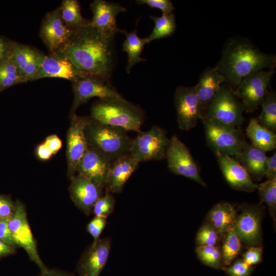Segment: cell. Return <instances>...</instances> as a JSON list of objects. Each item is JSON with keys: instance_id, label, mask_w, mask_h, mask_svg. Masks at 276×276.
Returning <instances> with one entry per match:
<instances>
[{"instance_id": "6da1fadb", "label": "cell", "mask_w": 276, "mask_h": 276, "mask_svg": "<svg viewBox=\"0 0 276 276\" xmlns=\"http://www.w3.org/2000/svg\"><path fill=\"white\" fill-rule=\"evenodd\" d=\"M116 34L100 31L90 23L72 30L67 41L56 53L87 75L110 80L116 63Z\"/></svg>"}, {"instance_id": "7a4b0ae2", "label": "cell", "mask_w": 276, "mask_h": 276, "mask_svg": "<svg viewBox=\"0 0 276 276\" xmlns=\"http://www.w3.org/2000/svg\"><path fill=\"white\" fill-rule=\"evenodd\" d=\"M276 66L275 55L261 52L248 40L233 38L224 48L222 56L215 67L229 85L237 87L250 74Z\"/></svg>"}, {"instance_id": "3957f363", "label": "cell", "mask_w": 276, "mask_h": 276, "mask_svg": "<svg viewBox=\"0 0 276 276\" xmlns=\"http://www.w3.org/2000/svg\"><path fill=\"white\" fill-rule=\"evenodd\" d=\"M90 113V118L100 123L137 133L141 131L145 117L144 110L139 106L123 97L100 99L93 105Z\"/></svg>"}, {"instance_id": "277c9868", "label": "cell", "mask_w": 276, "mask_h": 276, "mask_svg": "<svg viewBox=\"0 0 276 276\" xmlns=\"http://www.w3.org/2000/svg\"><path fill=\"white\" fill-rule=\"evenodd\" d=\"M127 131L122 128L100 123L90 117L85 129L88 145L106 154L111 161L129 152L132 139Z\"/></svg>"}, {"instance_id": "5b68a950", "label": "cell", "mask_w": 276, "mask_h": 276, "mask_svg": "<svg viewBox=\"0 0 276 276\" xmlns=\"http://www.w3.org/2000/svg\"><path fill=\"white\" fill-rule=\"evenodd\" d=\"M244 110L242 103L233 93V89L222 84L207 106L202 119L239 127L244 122Z\"/></svg>"}, {"instance_id": "8992f818", "label": "cell", "mask_w": 276, "mask_h": 276, "mask_svg": "<svg viewBox=\"0 0 276 276\" xmlns=\"http://www.w3.org/2000/svg\"><path fill=\"white\" fill-rule=\"evenodd\" d=\"M206 143L218 155L236 156L246 142L242 131L234 126L202 119Z\"/></svg>"}, {"instance_id": "52a82bcc", "label": "cell", "mask_w": 276, "mask_h": 276, "mask_svg": "<svg viewBox=\"0 0 276 276\" xmlns=\"http://www.w3.org/2000/svg\"><path fill=\"white\" fill-rule=\"evenodd\" d=\"M165 130L154 125L146 131H140L134 139L129 153L139 163L166 158L169 143Z\"/></svg>"}, {"instance_id": "ba28073f", "label": "cell", "mask_w": 276, "mask_h": 276, "mask_svg": "<svg viewBox=\"0 0 276 276\" xmlns=\"http://www.w3.org/2000/svg\"><path fill=\"white\" fill-rule=\"evenodd\" d=\"M274 70H261L245 77L237 87L233 89L235 95L241 100L244 110L252 112L261 105L268 93Z\"/></svg>"}, {"instance_id": "9c48e42d", "label": "cell", "mask_w": 276, "mask_h": 276, "mask_svg": "<svg viewBox=\"0 0 276 276\" xmlns=\"http://www.w3.org/2000/svg\"><path fill=\"white\" fill-rule=\"evenodd\" d=\"M72 83L74 97L71 116L75 114L79 106L92 98L99 97L101 100L123 98L110 80L88 75Z\"/></svg>"}, {"instance_id": "30bf717a", "label": "cell", "mask_w": 276, "mask_h": 276, "mask_svg": "<svg viewBox=\"0 0 276 276\" xmlns=\"http://www.w3.org/2000/svg\"><path fill=\"white\" fill-rule=\"evenodd\" d=\"M9 227L15 245L23 248L30 259L42 271L47 268L38 254L24 205L19 201L15 204L9 221Z\"/></svg>"}, {"instance_id": "8fae6325", "label": "cell", "mask_w": 276, "mask_h": 276, "mask_svg": "<svg viewBox=\"0 0 276 276\" xmlns=\"http://www.w3.org/2000/svg\"><path fill=\"white\" fill-rule=\"evenodd\" d=\"M166 158L168 168L171 172L193 180L202 186H206L188 149L176 135H173L169 139Z\"/></svg>"}, {"instance_id": "7c38bea8", "label": "cell", "mask_w": 276, "mask_h": 276, "mask_svg": "<svg viewBox=\"0 0 276 276\" xmlns=\"http://www.w3.org/2000/svg\"><path fill=\"white\" fill-rule=\"evenodd\" d=\"M174 105L179 128L188 131L202 120L204 111L197 96L195 86H178L174 94Z\"/></svg>"}, {"instance_id": "4fadbf2b", "label": "cell", "mask_w": 276, "mask_h": 276, "mask_svg": "<svg viewBox=\"0 0 276 276\" xmlns=\"http://www.w3.org/2000/svg\"><path fill=\"white\" fill-rule=\"evenodd\" d=\"M71 117V122L67 133L66 157L68 175L72 178L81 159L88 147L85 129L88 117Z\"/></svg>"}, {"instance_id": "5bb4252c", "label": "cell", "mask_w": 276, "mask_h": 276, "mask_svg": "<svg viewBox=\"0 0 276 276\" xmlns=\"http://www.w3.org/2000/svg\"><path fill=\"white\" fill-rule=\"evenodd\" d=\"M111 162L106 154L89 146L78 165L76 171L103 189Z\"/></svg>"}, {"instance_id": "9a60e30c", "label": "cell", "mask_w": 276, "mask_h": 276, "mask_svg": "<svg viewBox=\"0 0 276 276\" xmlns=\"http://www.w3.org/2000/svg\"><path fill=\"white\" fill-rule=\"evenodd\" d=\"M111 246L110 238H99L85 251L77 266L78 276H99L105 267Z\"/></svg>"}, {"instance_id": "2e32d148", "label": "cell", "mask_w": 276, "mask_h": 276, "mask_svg": "<svg viewBox=\"0 0 276 276\" xmlns=\"http://www.w3.org/2000/svg\"><path fill=\"white\" fill-rule=\"evenodd\" d=\"M72 30L62 20L59 7L47 13L40 29V36L50 53L57 52L68 39Z\"/></svg>"}, {"instance_id": "e0dca14e", "label": "cell", "mask_w": 276, "mask_h": 276, "mask_svg": "<svg viewBox=\"0 0 276 276\" xmlns=\"http://www.w3.org/2000/svg\"><path fill=\"white\" fill-rule=\"evenodd\" d=\"M237 215L235 228L241 242L248 247L258 246L261 241L262 213L257 206L245 205Z\"/></svg>"}, {"instance_id": "ac0fdd59", "label": "cell", "mask_w": 276, "mask_h": 276, "mask_svg": "<svg viewBox=\"0 0 276 276\" xmlns=\"http://www.w3.org/2000/svg\"><path fill=\"white\" fill-rule=\"evenodd\" d=\"M86 76L88 75L79 71L68 59L55 52L44 55L32 81L53 77L65 79L73 82Z\"/></svg>"}, {"instance_id": "d6986e66", "label": "cell", "mask_w": 276, "mask_h": 276, "mask_svg": "<svg viewBox=\"0 0 276 276\" xmlns=\"http://www.w3.org/2000/svg\"><path fill=\"white\" fill-rule=\"evenodd\" d=\"M68 190L75 205L86 215H89L95 202L102 196V189L80 174L71 178Z\"/></svg>"}, {"instance_id": "ffe728a7", "label": "cell", "mask_w": 276, "mask_h": 276, "mask_svg": "<svg viewBox=\"0 0 276 276\" xmlns=\"http://www.w3.org/2000/svg\"><path fill=\"white\" fill-rule=\"evenodd\" d=\"M93 13L90 25L97 30L106 33H118L116 17L126 9L119 3L104 0H95L90 5Z\"/></svg>"}, {"instance_id": "44dd1931", "label": "cell", "mask_w": 276, "mask_h": 276, "mask_svg": "<svg viewBox=\"0 0 276 276\" xmlns=\"http://www.w3.org/2000/svg\"><path fill=\"white\" fill-rule=\"evenodd\" d=\"M222 174L229 186L233 189L245 192H252L258 188L246 170L233 157L217 156Z\"/></svg>"}, {"instance_id": "7402d4cb", "label": "cell", "mask_w": 276, "mask_h": 276, "mask_svg": "<svg viewBox=\"0 0 276 276\" xmlns=\"http://www.w3.org/2000/svg\"><path fill=\"white\" fill-rule=\"evenodd\" d=\"M139 163L129 153L112 161L105 189L111 193H121L131 175L138 167Z\"/></svg>"}, {"instance_id": "603a6c76", "label": "cell", "mask_w": 276, "mask_h": 276, "mask_svg": "<svg viewBox=\"0 0 276 276\" xmlns=\"http://www.w3.org/2000/svg\"><path fill=\"white\" fill-rule=\"evenodd\" d=\"M44 55L35 49L15 43L12 58L24 83L32 81Z\"/></svg>"}, {"instance_id": "cb8c5ba5", "label": "cell", "mask_w": 276, "mask_h": 276, "mask_svg": "<svg viewBox=\"0 0 276 276\" xmlns=\"http://www.w3.org/2000/svg\"><path fill=\"white\" fill-rule=\"evenodd\" d=\"M267 157L265 152L245 142L241 152L234 158L250 175L260 180L265 176Z\"/></svg>"}, {"instance_id": "d4e9b609", "label": "cell", "mask_w": 276, "mask_h": 276, "mask_svg": "<svg viewBox=\"0 0 276 276\" xmlns=\"http://www.w3.org/2000/svg\"><path fill=\"white\" fill-rule=\"evenodd\" d=\"M224 77L216 68L203 72L194 86L198 99L204 111L223 83Z\"/></svg>"}, {"instance_id": "484cf974", "label": "cell", "mask_w": 276, "mask_h": 276, "mask_svg": "<svg viewBox=\"0 0 276 276\" xmlns=\"http://www.w3.org/2000/svg\"><path fill=\"white\" fill-rule=\"evenodd\" d=\"M235 208L227 202L214 205L207 215L208 222L216 230L220 237L234 226L237 216Z\"/></svg>"}, {"instance_id": "4316f807", "label": "cell", "mask_w": 276, "mask_h": 276, "mask_svg": "<svg viewBox=\"0 0 276 276\" xmlns=\"http://www.w3.org/2000/svg\"><path fill=\"white\" fill-rule=\"evenodd\" d=\"M246 133L251 144L263 151L265 152L275 149V133L262 126L257 119L252 118L250 120Z\"/></svg>"}, {"instance_id": "83f0119b", "label": "cell", "mask_w": 276, "mask_h": 276, "mask_svg": "<svg viewBox=\"0 0 276 276\" xmlns=\"http://www.w3.org/2000/svg\"><path fill=\"white\" fill-rule=\"evenodd\" d=\"M118 32L123 33L125 36V39L123 43V51L128 56L127 64L126 71L130 72L132 67L137 63L145 61L146 59L141 57V53L146 43H147L145 38L138 36L136 29L128 32L125 29L118 30Z\"/></svg>"}, {"instance_id": "f1b7e54d", "label": "cell", "mask_w": 276, "mask_h": 276, "mask_svg": "<svg viewBox=\"0 0 276 276\" xmlns=\"http://www.w3.org/2000/svg\"><path fill=\"white\" fill-rule=\"evenodd\" d=\"M62 20L65 25L73 30L89 24L90 20L82 16L80 6L77 0H63L59 7Z\"/></svg>"}, {"instance_id": "f546056e", "label": "cell", "mask_w": 276, "mask_h": 276, "mask_svg": "<svg viewBox=\"0 0 276 276\" xmlns=\"http://www.w3.org/2000/svg\"><path fill=\"white\" fill-rule=\"evenodd\" d=\"M150 17L154 21V27L150 35L146 37L147 43L156 39L168 37L176 30L175 19L173 13L163 14L159 17L150 16Z\"/></svg>"}, {"instance_id": "4dcf8cb0", "label": "cell", "mask_w": 276, "mask_h": 276, "mask_svg": "<svg viewBox=\"0 0 276 276\" xmlns=\"http://www.w3.org/2000/svg\"><path fill=\"white\" fill-rule=\"evenodd\" d=\"M221 249L222 263L229 266L239 255L241 249V242L236 233L235 226L231 227L224 235Z\"/></svg>"}, {"instance_id": "1f68e13d", "label": "cell", "mask_w": 276, "mask_h": 276, "mask_svg": "<svg viewBox=\"0 0 276 276\" xmlns=\"http://www.w3.org/2000/svg\"><path fill=\"white\" fill-rule=\"evenodd\" d=\"M262 110L258 120L259 123L269 130L276 131V95L268 92L261 104Z\"/></svg>"}, {"instance_id": "d6a6232c", "label": "cell", "mask_w": 276, "mask_h": 276, "mask_svg": "<svg viewBox=\"0 0 276 276\" xmlns=\"http://www.w3.org/2000/svg\"><path fill=\"white\" fill-rule=\"evenodd\" d=\"M24 83L11 57L0 62V91L9 87Z\"/></svg>"}, {"instance_id": "836d02e7", "label": "cell", "mask_w": 276, "mask_h": 276, "mask_svg": "<svg viewBox=\"0 0 276 276\" xmlns=\"http://www.w3.org/2000/svg\"><path fill=\"white\" fill-rule=\"evenodd\" d=\"M257 189L261 202H265L269 208L271 216L275 221L276 210V177L268 179L266 181L258 185Z\"/></svg>"}, {"instance_id": "e575fe53", "label": "cell", "mask_w": 276, "mask_h": 276, "mask_svg": "<svg viewBox=\"0 0 276 276\" xmlns=\"http://www.w3.org/2000/svg\"><path fill=\"white\" fill-rule=\"evenodd\" d=\"M219 236L215 228L208 222L203 224L198 230L196 237L197 246H216Z\"/></svg>"}, {"instance_id": "d590c367", "label": "cell", "mask_w": 276, "mask_h": 276, "mask_svg": "<svg viewBox=\"0 0 276 276\" xmlns=\"http://www.w3.org/2000/svg\"><path fill=\"white\" fill-rule=\"evenodd\" d=\"M115 202L112 193L106 190L104 195L102 196L95 202L93 208V212L95 216L107 217L113 212Z\"/></svg>"}, {"instance_id": "8d00e7d4", "label": "cell", "mask_w": 276, "mask_h": 276, "mask_svg": "<svg viewBox=\"0 0 276 276\" xmlns=\"http://www.w3.org/2000/svg\"><path fill=\"white\" fill-rule=\"evenodd\" d=\"M107 217L95 216L87 224V231L93 237L94 241L98 240L107 224Z\"/></svg>"}, {"instance_id": "74e56055", "label": "cell", "mask_w": 276, "mask_h": 276, "mask_svg": "<svg viewBox=\"0 0 276 276\" xmlns=\"http://www.w3.org/2000/svg\"><path fill=\"white\" fill-rule=\"evenodd\" d=\"M224 270L229 276H249L253 267L247 265L243 260L239 259Z\"/></svg>"}, {"instance_id": "f35d334b", "label": "cell", "mask_w": 276, "mask_h": 276, "mask_svg": "<svg viewBox=\"0 0 276 276\" xmlns=\"http://www.w3.org/2000/svg\"><path fill=\"white\" fill-rule=\"evenodd\" d=\"M136 2L140 5H146L152 8L158 9L164 14H172L175 9L173 3L169 0H137Z\"/></svg>"}, {"instance_id": "ab89813d", "label": "cell", "mask_w": 276, "mask_h": 276, "mask_svg": "<svg viewBox=\"0 0 276 276\" xmlns=\"http://www.w3.org/2000/svg\"><path fill=\"white\" fill-rule=\"evenodd\" d=\"M263 248L261 246L250 247L243 255V260L248 265L260 263L262 260Z\"/></svg>"}, {"instance_id": "60d3db41", "label": "cell", "mask_w": 276, "mask_h": 276, "mask_svg": "<svg viewBox=\"0 0 276 276\" xmlns=\"http://www.w3.org/2000/svg\"><path fill=\"white\" fill-rule=\"evenodd\" d=\"M15 43L0 36V62L11 57Z\"/></svg>"}, {"instance_id": "b9f144b4", "label": "cell", "mask_w": 276, "mask_h": 276, "mask_svg": "<svg viewBox=\"0 0 276 276\" xmlns=\"http://www.w3.org/2000/svg\"><path fill=\"white\" fill-rule=\"evenodd\" d=\"M14 206L15 204L10 200L0 196V220L10 219Z\"/></svg>"}, {"instance_id": "7bdbcfd3", "label": "cell", "mask_w": 276, "mask_h": 276, "mask_svg": "<svg viewBox=\"0 0 276 276\" xmlns=\"http://www.w3.org/2000/svg\"><path fill=\"white\" fill-rule=\"evenodd\" d=\"M9 219L0 220V239L11 246L15 244L9 227Z\"/></svg>"}, {"instance_id": "ee69618b", "label": "cell", "mask_w": 276, "mask_h": 276, "mask_svg": "<svg viewBox=\"0 0 276 276\" xmlns=\"http://www.w3.org/2000/svg\"><path fill=\"white\" fill-rule=\"evenodd\" d=\"M201 261L204 264L213 268H220L222 261L221 252L218 247H217L213 252L202 259Z\"/></svg>"}, {"instance_id": "f6af8a7d", "label": "cell", "mask_w": 276, "mask_h": 276, "mask_svg": "<svg viewBox=\"0 0 276 276\" xmlns=\"http://www.w3.org/2000/svg\"><path fill=\"white\" fill-rule=\"evenodd\" d=\"M44 143L52 152L55 154L61 149L62 143L60 138L55 134L47 137Z\"/></svg>"}, {"instance_id": "bcb514c9", "label": "cell", "mask_w": 276, "mask_h": 276, "mask_svg": "<svg viewBox=\"0 0 276 276\" xmlns=\"http://www.w3.org/2000/svg\"><path fill=\"white\" fill-rule=\"evenodd\" d=\"M265 177L270 179L276 177V153L268 157L266 164Z\"/></svg>"}, {"instance_id": "7dc6e473", "label": "cell", "mask_w": 276, "mask_h": 276, "mask_svg": "<svg viewBox=\"0 0 276 276\" xmlns=\"http://www.w3.org/2000/svg\"><path fill=\"white\" fill-rule=\"evenodd\" d=\"M36 153L38 158L43 160L49 159L53 155L44 143L38 145Z\"/></svg>"}, {"instance_id": "c3c4849f", "label": "cell", "mask_w": 276, "mask_h": 276, "mask_svg": "<svg viewBox=\"0 0 276 276\" xmlns=\"http://www.w3.org/2000/svg\"><path fill=\"white\" fill-rule=\"evenodd\" d=\"M217 247V246H197L196 252L199 259L201 260L213 252Z\"/></svg>"}, {"instance_id": "681fc988", "label": "cell", "mask_w": 276, "mask_h": 276, "mask_svg": "<svg viewBox=\"0 0 276 276\" xmlns=\"http://www.w3.org/2000/svg\"><path fill=\"white\" fill-rule=\"evenodd\" d=\"M39 276H73L70 274L56 269H49L47 268L41 271Z\"/></svg>"}, {"instance_id": "f907efd6", "label": "cell", "mask_w": 276, "mask_h": 276, "mask_svg": "<svg viewBox=\"0 0 276 276\" xmlns=\"http://www.w3.org/2000/svg\"><path fill=\"white\" fill-rule=\"evenodd\" d=\"M14 253V250L13 247L0 239V257Z\"/></svg>"}]
</instances>
